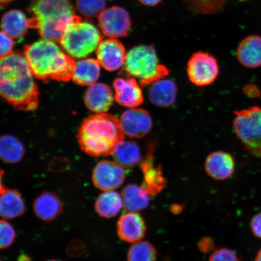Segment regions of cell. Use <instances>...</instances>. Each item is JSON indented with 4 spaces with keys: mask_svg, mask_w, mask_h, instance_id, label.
I'll list each match as a JSON object with an SVG mask.
<instances>
[{
    "mask_svg": "<svg viewBox=\"0 0 261 261\" xmlns=\"http://www.w3.org/2000/svg\"><path fill=\"white\" fill-rule=\"evenodd\" d=\"M125 169L115 161L103 160L93 169L92 181L94 187L102 191H114L125 181Z\"/></svg>",
    "mask_w": 261,
    "mask_h": 261,
    "instance_id": "cell-10",
    "label": "cell"
},
{
    "mask_svg": "<svg viewBox=\"0 0 261 261\" xmlns=\"http://www.w3.org/2000/svg\"><path fill=\"white\" fill-rule=\"evenodd\" d=\"M250 226L254 236L261 238V212L252 218Z\"/></svg>",
    "mask_w": 261,
    "mask_h": 261,
    "instance_id": "cell-34",
    "label": "cell"
},
{
    "mask_svg": "<svg viewBox=\"0 0 261 261\" xmlns=\"http://www.w3.org/2000/svg\"><path fill=\"white\" fill-rule=\"evenodd\" d=\"M106 0H77L76 7L87 18L98 17L106 7Z\"/></svg>",
    "mask_w": 261,
    "mask_h": 261,
    "instance_id": "cell-29",
    "label": "cell"
},
{
    "mask_svg": "<svg viewBox=\"0 0 261 261\" xmlns=\"http://www.w3.org/2000/svg\"><path fill=\"white\" fill-rule=\"evenodd\" d=\"M25 205L23 198L15 189L6 188L0 194V217L11 220L24 214Z\"/></svg>",
    "mask_w": 261,
    "mask_h": 261,
    "instance_id": "cell-21",
    "label": "cell"
},
{
    "mask_svg": "<svg viewBox=\"0 0 261 261\" xmlns=\"http://www.w3.org/2000/svg\"><path fill=\"white\" fill-rule=\"evenodd\" d=\"M14 42L3 31H0V58L4 57L13 51Z\"/></svg>",
    "mask_w": 261,
    "mask_h": 261,
    "instance_id": "cell-32",
    "label": "cell"
},
{
    "mask_svg": "<svg viewBox=\"0 0 261 261\" xmlns=\"http://www.w3.org/2000/svg\"><path fill=\"white\" fill-rule=\"evenodd\" d=\"M112 155L116 163L125 169L135 167L142 162L141 151L138 143L123 139L117 143Z\"/></svg>",
    "mask_w": 261,
    "mask_h": 261,
    "instance_id": "cell-22",
    "label": "cell"
},
{
    "mask_svg": "<svg viewBox=\"0 0 261 261\" xmlns=\"http://www.w3.org/2000/svg\"><path fill=\"white\" fill-rule=\"evenodd\" d=\"M98 22L103 34L109 38L125 37L132 27L129 13L119 6L104 10L98 16Z\"/></svg>",
    "mask_w": 261,
    "mask_h": 261,
    "instance_id": "cell-9",
    "label": "cell"
},
{
    "mask_svg": "<svg viewBox=\"0 0 261 261\" xmlns=\"http://www.w3.org/2000/svg\"><path fill=\"white\" fill-rule=\"evenodd\" d=\"M18 261H32L31 257L26 254H22L19 257Z\"/></svg>",
    "mask_w": 261,
    "mask_h": 261,
    "instance_id": "cell-39",
    "label": "cell"
},
{
    "mask_svg": "<svg viewBox=\"0 0 261 261\" xmlns=\"http://www.w3.org/2000/svg\"><path fill=\"white\" fill-rule=\"evenodd\" d=\"M146 231L145 222L139 212H128L122 215L117 221V234L125 242L133 244L142 241Z\"/></svg>",
    "mask_w": 261,
    "mask_h": 261,
    "instance_id": "cell-14",
    "label": "cell"
},
{
    "mask_svg": "<svg viewBox=\"0 0 261 261\" xmlns=\"http://www.w3.org/2000/svg\"><path fill=\"white\" fill-rule=\"evenodd\" d=\"M47 261H59V260H55V259H51V260H47Z\"/></svg>",
    "mask_w": 261,
    "mask_h": 261,
    "instance_id": "cell-42",
    "label": "cell"
},
{
    "mask_svg": "<svg viewBox=\"0 0 261 261\" xmlns=\"http://www.w3.org/2000/svg\"><path fill=\"white\" fill-rule=\"evenodd\" d=\"M30 11V28L38 29L44 40L55 42H60L68 26L80 18L68 0H34Z\"/></svg>",
    "mask_w": 261,
    "mask_h": 261,
    "instance_id": "cell-4",
    "label": "cell"
},
{
    "mask_svg": "<svg viewBox=\"0 0 261 261\" xmlns=\"http://www.w3.org/2000/svg\"><path fill=\"white\" fill-rule=\"evenodd\" d=\"M158 253L155 248L148 241L133 243L127 253L128 261H156Z\"/></svg>",
    "mask_w": 261,
    "mask_h": 261,
    "instance_id": "cell-28",
    "label": "cell"
},
{
    "mask_svg": "<svg viewBox=\"0 0 261 261\" xmlns=\"http://www.w3.org/2000/svg\"><path fill=\"white\" fill-rule=\"evenodd\" d=\"M239 1H246V0H239Z\"/></svg>",
    "mask_w": 261,
    "mask_h": 261,
    "instance_id": "cell-43",
    "label": "cell"
},
{
    "mask_svg": "<svg viewBox=\"0 0 261 261\" xmlns=\"http://www.w3.org/2000/svg\"><path fill=\"white\" fill-rule=\"evenodd\" d=\"M207 174L216 180L223 181L233 175L236 162L233 156L224 151H215L207 156L205 162Z\"/></svg>",
    "mask_w": 261,
    "mask_h": 261,
    "instance_id": "cell-16",
    "label": "cell"
},
{
    "mask_svg": "<svg viewBox=\"0 0 261 261\" xmlns=\"http://www.w3.org/2000/svg\"><path fill=\"white\" fill-rule=\"evenodd\" d=\"M16 238L14 227L5 219L0 220V250L11 246Z\"/></svg>",
    "mask_w": 261,
    "mask_h": 261,
    "instance_id": "cell-30",
    "label": "cell"
},
{
    "mask_svg": "<svg viewBox=\"0 0 261 261\" xmlns=\"http://www.w3.org/2000/svg\"><path fill=\"white\" fill-rule=\"evenodd\" d=\"M124 138L120 120L107 113L88 117L77 133L81 148L92 156L112 155L117 143Z\"/></svg>",
    "mask_w": 261,
    "mask_h": 261,
    "instance_id": "cell-3",
    "label": "cell"
},
{
    "mask_svg": "<svg viewBox=\"0 0 261 261\" xmlns=\"http://www.w3.org/2000/svg\"><path fill=\"white\" fill-rule=\"evenodd\" d=\"M123 208L121 194L115 191H103L96 199L94 210L100 217L112 218Z\"/></svg>",
    "mask_w": 261,
    "mask_h": 261,
    "instance_id": "cell-26",
    "label": "cell"
},
{
    "mask_svg": "<svg viewBox=\"0 0 261 261\" xmlns=\"http://www.w3.org/2000/svg\"><path fill=\"white\" fill-rule=\"evenodd\" d=\"M152 150L149 149L146 158L142 160L139 166L143 174L142 188L150 196H154L165 188L167 182L163 177L161 166H154Z\"/></svg>",
    "mask_w": 261,
    "mask_h": 261,
    "instance_id": "cell-15",
    "label": "cell"
},
{
    "mask_svg": "<svg viewBox=\"0 0 261 261\" xmlns=\"http://www.w3.org/2000/svg\"><path fill=\"white\" fill-rule=\"evenodd\" d=\"M25 149L20 141L10 135L0 137V159L6 163L15 164L20 162Z\"/></svg>",
    "mask_w": 261,
    "mask_h": 261,
    "instance_id": "cell-27",
    "label": "cell"
},
{
    "mask_svg": "<svg viewBox=\"0 0 261 261\" xmlns=\"http://www.w3.org/2000/svg\"><path fill=\"white\" fill-rule=\"evenodd\" d=\"M124 71L138 81L140 86H149L169 74V70L160 63L155 48L151 45H138L126 54Z\"/></svg>",
    "mask_w": 261,
    "mask_h": 261,
    "instance_id": "cell-5",
    "label": "cell"
},
{
    "mask_svg": "<svg viewBox=\"0 0 261 261\" xmlns=\"http://www.w3.org/2000/svg\"><path fill=\"white\" fill-rule=\"evenodd\" d=\"M33 208L39 219L49 222L56 219L62 213L63 205L57 194L50 191H45L35 198Z\"/></svg>",
    "mask_w": 261,
    "mask_h": 261,
    "instance_id": "cell-19",
    "label": "cell"
},
{
    "mask_svg": "<svg viewBox=\"0 0 261 261\" xmlns=\"http://www.w3.org/2000/svg\"><path fill=\"white\" fill-rule=\"evenodd\" d=\"M100 74V64L97 60L83 59L75 63L72 80L81 86H91L96 83Z\"/></svg>",
    "mask_w": 261,
    "mask_h": 261,
    "instance_id": "cell-24",
    "label": "cell"
},
{
    "mask_svg": "<svg viewBox=\"0 0 261 261\" xmlns=\"http://www.w3.org/2000/svg\"><path fill=\"white\" fill-rule=\"evenodd\" d=\"M237 57L239 63L244 67H260L261 37L253 35L244 38L238 45Z\"/></svg>",
    "mask_w": 261,
    "mask_h": 261,
    "instance_id": "cell-18",
    "label": "cell"
},
{
    "mask_svg": "<svg viewBox=\"0 0 261 261\" xmlns=\"http://www.w3.org/2000/svg\"><path fill=\"white\" fill-rule=\"evenodd\" d=\"M24 54L11 52L0 58V97L16 110L34 112L39 91Z\"/></svg>",
    "mask_w": 261,
    "mask_h": 261,
    "instance_id": "cell-1",
    "label": "cell"
},
{
    "mask_svg": "<svg viewBox=\"0 0 261 261\" xmlns=\"http://www.w3.org/2000/svg\"><path fill=\"white\" fill-rule=\"evenodd\" d=\"M102 41L99 29L80 17L68 26L60 43L70 57L84 58L95 51Z\"/></svg>",
    "mask_w": 261,
    "mask_h": 261,
    "instance_id": "cell-6",
    "label": "cell"
},
{
    "mask_svg": "<svg viewBox=\"0 0 261 261\" xmlns=\"http://www.w3.org/2000/svg\"><path fill=\"white\" fill-rule=\"evenodd\" d=\"M24 55L37 79L44 82H68L72 79L76 62L56 42L43 39L25 45Z\"/></svg>",
    "mask_w": 261,
    "mask_h": 261,
    "instance_id": "cell-2",
    "label": "cell"
},
{
    "mask_svg": "<svg viewBox=\"0 0 261 261\" xmlns=\"http://www.w3.org/2000/svg\"><path fill=\"white\" fill-rule=\"evenodd\" d=\"M114 100L113 91L104 83H95L90 86L84 96L88 109L94 113H106L112 106Z\"/></svg>",
    "mask_w": 261,
    "mask_h": 261,
    "instance_id": "cell-17",
    "label": "cell"
},
{
    "mask_svg": "<svg viewBox=\"0 0 261 261\" xmlns=\"http://www.w3.org/2000/svg\"><path fill=\"white\" fill-rule=\"evenodd\" d=\"M149 91V99L153 105L159 107H167L175 102L177 94V86L171 80H160L151 85Z\"/></svg>",
    "mask_w": 261,
    "mask_h": 261,
    "instance_id": "cell-20",
    "label": "cell"
},
{
    "mask_svg": "<svg viewBox=\"0 0 261 261\" xmlns=\"http://www.w3.org/2000/svg\"><path fill=\"white\" fill-rule=\"evenodd\" d=\"M114 99L119 105L135 109L144 100L142 88L138 81L132 77L117 78L113 83Z\"/></svg>",
    "mask_w": 261,
    "mask_h": 261,
    "instance_id": "cell-13",
    "label": "cell"
},
{
    "mask_svg": "<svg viewBox=\"0 0 261 261\" xmlns=\"http://www.w3.org/2000/svg\"><path fill=\"white\" fill-rule=\"evenodd\" d=\"M126 54L122 42L114 38L101 41L96 49L97 60L101 66L111 72L123 67Z\"/></svg>",
    "mask_w": 261,
    "mask_h": 261,
    "instance_id": "cell-12",
    "label": "cell"
},
{
    "mask_svg": "<svg viewBox=\"0 0 261 261\" xmlns=\"http://www.w3.org/2000/svg\"><path fill=\"white\" fill-rule=\"evenodd\" d=\"M208 261H240L233 250L222 248L212 253Z\"/></svg>",
    "mask_w": 261,
    "mask_h": 261,
    "instance_id": "cell-31",
    "label": "cell"
},
{
    "mask_svg": "<svg viewBox=\"0 0 261 261\" xmlns=\"http://www.w3.org/2000/svg\"><path fill=\"white\" fill-rule=\"evenodd\" d=\"M198 247L201 252L208 253L214 250L215 244L211 238L204 237L199 241Z\"/></svg>",
    "mask_w": 261,
    "mask_h": 261,
    "instance_id": "cell-33",
    "label": "cell"
},
{
    "mask_svg": "<svg viewBox=\"0 0 261 261\" xmlns=\"http://www.w3.org/2000/svg\"><path fill=\"white\" fill-rule=\"evenodd\" d=\"M187 73L192 84L204 87L214 83L219 74L220 68L214 57L207 52L198 51L189 59Z\"/></svg>",
    "mask_w": 261,
    "mask_h": 261,
    "instance_id": "cell-8",
    "label": "cell"
},
{
    "mask_svg": "<svg viewBox=\"0 0 261 261\" xmlns=\"http://www.w3.org/2000/svg\"><path fill=\"white\" fill-rule=\"evenodd\" d=\"M233 125L238 138L251 154L261 156V109L252 107L234 112Z\"/></svg>",
    "mask_w": 261,
    "mask_h": 261,
    "instance_id": "cell-7",
    "label": "cell"
},
{
    "mask_svg": "<svg viewBox=\"0 0 261 261\" xmlns=\"http://www.w3.org/2000/svg\"><path fill=\"white\" fill-rule=\"evenodd\" d=\"M182 210V207L179 204H174L171 207V211L175 214L180 213Z\"/></svg>",
    "mask_w": 261,
    "mask_h": 261,
    "instance_id": "cell-37",
    "label": "cell"
},
{
    "mask_svg": "<svg viewBox=\"0 0 261 261\" xmlns=\"http://www.w3.org/2000/svg\"><path fill=\"white\" fill-rule=\"evenodd\" d=\"M0 261H2V260H1V259H0Z\"/></svg>",
    "mask_w": 261,
    "mask_h": 261,
    "instance_id": "cell-44",
    "label": "cell"
},
{
    "mask_svg": "<svg viewBox=\"0 0 261 261\" xmlns=\"http://www.w3.org/2000/svg\"><path fill=\"white\" fill-rule=\"evenodd\" d=\"M119 120L124 135L130 138H142L151 132L152 127L150 114L138 108L125 111Z\"/></svg>",
    "mask_w": 261,
    "mask_h": 261,
    "instance_id": "cell-11",
    "label": "cell"
},
{
    "mask_svg": "<svg viewBox=\"0 0 261 261\" xmlns=\"http://www.w3.org/2000/svg\"><path fill=\"white\" fill-rule=\"evenodd\" d=\"M3 175H4V171L2 169H0V194L2 193L6 188L3 182Z\"/></svg>",
    "mask_w": 261,
    "mask_h": 261,
    "instance_id": "cell-38",
    "label": "cell"
},
{
    "mask_svg": "<svg viewBox=\"0 0 261 261\" xmlns=\"http://www.w3.org/2000/svg\"><path fill=\"white\" fill-rule=\"evenodd\" d=\"M123 207L126 211L139 212L148 207L149 195L142 187L135 184H129L122 189L121 193Z\"/></svg>",
    "mask_w": 261,
    "mask_h": 261,
    "instance_id": "cell-25",
    "label": "cell"
},
{
    "mask_svg": "<svg viewBox=\"0 0 261 261\" xmlns=\"http://www.w3.org/2000/svg\"><path fill=\"white\" fill-rule=\"evenodd\" d=\"M255 261H261V249L259 251V252L257 253Z\"/></svg>",
    "mask_w": 261,
    "mask_h": 261,
    "instance_id": "cell-41",
    "label": "cell"
},
{
    "mask_svg": "<svg viewBox=\"0 0 261 261\" xmlns=\"http://www.w3.org/2000/svg\"><path fill=\"white\" fill-rule=\"evenodd\" d=\"M245 94L250 97H258L260 95V91L258 88L253 84H248L243 88Z\"/></svg>",
    "mask_w": 261,
    "mask_h": 261,
    "instance_id": "cell-35",
    "label": "cell"
},
{
    "mask_svg": "<svg viewBox=\"0 0 261 261\" xmlns=\"http://www.w3.org/2000/svg\"><path fill=\"white\" fill-rule=\"evenodd\" d=\"M2 31L13 40H19L30 28V22L23 12L19 10H11L3 15L1 20Z\"/></svg>",
    "mask_w": 261,
    "mask_h": 261,
    "instance_id": "cell-23",
    "label": "cell"
},
{
    "mask_svg": "<svg viewBox=\"0 0 261 261\" xmlns=\"http://www.w3.org/2000/svg\"><path fill=\"white\" fill-rule=\"evenodd\" d=\"M162 0H139V2L141 4L149 7H154L156 5L160 4Z\"/></svg>",
    "mask_w": 261,
    "mask_h": 261,
    "instance_id": "cell-36",
    "label": "cell"
},
{
    "mask_svg": "<svg viewBox=\"0 0 261 261\" xmlns=\"http://www.w3.org/2000/svg\"><path fill=\"white\" fill-rule=\"evenodd\" d=\"M12 1H13V0H0V7L8 5V3Z\"/></svg>",
    "mask_w": 261,
    "mask_h": 261,
    "instance_id": "cell-40",
    "label": "cell"
}]
</instances>
